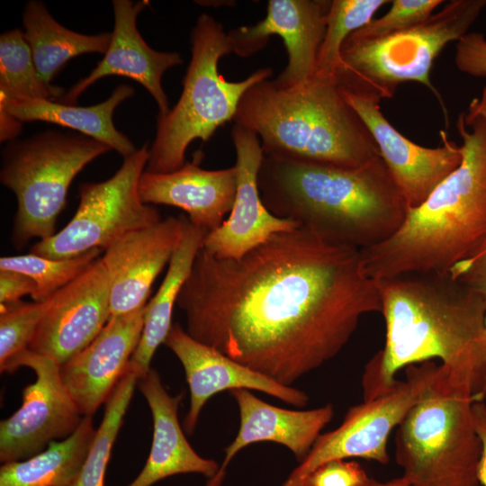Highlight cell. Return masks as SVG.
I'll return each mask as SVG.
<instances>
[{
	"instance_id": "20",
	"label": "cell",
	"mask_w": 486,
	"mask_h": 486,
	"mask_svg": "<svg viewBox=\"0 0 486 486\" xmlns=\"http://www.w3.org/2000/svg\"><path fill=\"white\" fill-rule=\"evenodd\" d=\"M112 4L114 26L104 58L86 77L64 94L59 103L74 104L99 79L122 76L143 86L156 101L158 115L163 116L170 108L162 86V77L166 70L183 63L181 55L152 49L138 31L137 17L149 4V1L113 0Z\"/></svg>"
},
{
	"instance_id": "25",
	"label": "cell",
	"mask_w": 486,
	"mask_h": 486,
	"mask_svg": "<svg viewBox=\"0 0 486 486\" xmlns=\"http://www.w3.org/2000/svg\"><path fill=\"white\" fill-rule=\"evenodd\" d=\"M183 232L168 264L166 275L155 296L146 304L142 335L129 367L139 379L150 370V362L158 347L164 344L172 328L174 307L188 278L197 254L203 246L207 231L193 225L182 214Z\"/></svg>"
},
{
	"instance_id": "28",
	"label": "cell",
	"mask_w": 486,
	"mask_h": 486,
	"mask_svg": "<svg viewBox=\"0 0 486 486\" xmlns=\"http://www.w3.org/2000/svg\"><path fill=\"white\" fill-rule=\"evenodd\" d=\"M63 88L47 84L40 76L23 31L0 36V104L32 99L59 100Z\"/></svg>"
},
{
	"instance_id": "42",
	"label": "cell",
	"mask_w": 486,
	"mask_h": 486,
	"mask_svg": "<svg viewBox=\"0 0 486 486\" xmlns=\"http://www.w3.org/2000/svg\"><path fill=\"white\" fill-rule=\"evenodd\" d=\"M485 340H486V318H485Z\"/></svg>"
},
{
	"instance_id": "5",
	"label": "cell",
	"mask_w": 486,
	"mask_h": 486,
	"mask_svg": "<svg viewBox=\"0 0 486 486\" xmlns=\"http://www.w3.org/2000/svg\"><path fill=\"white\" fill-rule=\"evenodd\" d=\"M233 121L259 138L267 156L346 167L381 156L336 77L314 74L291 86L265 79L246 91Z\"/></svg>"
},
{
	"instance_id": "31",
	"label": "cell",
	"mask_w": 486,
	"mask_h": 486,
	"mask_svg": "<svg viewBox=\"0 0 486 486\" xmlns=\"http://www.w3.org/2000/svg\"><path fill=\"white\" fill-rule=\"evenodd\" d=\"M94 248L76 256L53 259L34 254L2 256L0 270L15 271L30 276L36 284L33 302H44L82 274L100 257Z\"/></svg>"
},
{
	"instance_id": "27",
	"label": "cell",
	"mask_w": 486,
	"mask_h": 486,
	"mask_svg": "<svg viewBox=\"0 0 486 486\" xmlns=\"http://www.w3.org/2000/svg\"><path fill=\"white\" fill-rule=\"evenodd\" d=\"M95 432L92 416H84L67 438L52 441L29 458L4 463L0 468V486H71Z\"/></svg>"
},
{
	"instance_id": "19",
	"label": "cell",
	"mask_w": 486,
	"mask_h": 486,
	"mask_svg": "<svg viewBox=\"0 0 486 486\" xmlns=\"http://www.w3.org/2000/svg\"><path fill=\"white\" fill-rule=\"evenodd\" d=\"M183 232L182 214L133 230L104 250L110 282L111 317L135 311L148 302L151 286L169 264Z\"/></svg>"
},
{
	"instance_id": "14",
	"label": "cell",
	"mask_w": 486,
	"mask_h": 486,
	"mask_svg": "<svg viewBox=\"0 0 486 486\" xmlns=\"http://www.w3.org/2000/svg\"><path fill=\"white\" fill-rule=\"evenodd\" d=\"M110 282L101 257L50 296L29 349L59 365L89 345L111 318Z\"/></svg>"
},
{
	"instance_id": "32",
	"label": "cell",
	"mask_w": 486,
	"mask_h": 486,
	"mask_svg": "<svg viewBox=\"0 0 486 486\" xmlns=\"http://www.w3.org/2000/svg\"><path fill=\"white\" fill-rule=\"evenodd\" d=\"M49 301L0 304V367L29 348Z\"/></svg>"
},
{
	"instance_id": "17",
	"label": "cell",
	"mask_w": 486,
	"mask_h": 486,
	"mask_svg": "<svg viewBox=\"0 0 486 486\" xmlns=\"http://www.w3.org/2000/svg\"><path fill=\"white\" fill-rule=\"evenodd\" d=\"M164 345L181 362L190 391V407L184 419L185 433L192 434L205 403L217 393L236 389L266 393L296 408H303L309 396L256 372L192 338L178 323H173Z\"/></svg>"
},
{
	"instance_id": "18",
	"label": "cell",
	"mask_w": 486,
	"mask_h": 486,
	"mask_svg": "<svg viewBox=\"0 0 486 486\" xmlns=\"http://www.w3.org/2000/svg\"><path fill=\"white\" fill-rule=\"evenodd\" d=\"M146 305L112 316L95 338L60 365V375L82 416H93L125 374L140 343Z\"/></svg>"
},
{
	"instance_id": "21",
	"label": "cell",
	"mask_w": 486,
	"mask_h": 486,
	"mask_svg": "<svg viewBox=\"0 0 486 486\" xmlns=\"http://www.w3.org/2000/svg\"><path fill=\"white\" fill-rule=\"evenodd\" d=\"M139 193L150 205H168L185 212L190 222L208 233L218 229L230 212L237 193L235 166L207 170L199 160L187 161L168 173L144 171Z\"/></svg>"
},
{
	"instance_id": "38",
	"label": "cell",
	"mask_w": 486,
	"mask_h": 486,
	"mask_svg": "<svg viewBox=\"0 0 486 486\" xmlns=\"http://www.w3.org/2000/svg\"><path fill=\"white\" fill-rule=\"evenodd\" d=\"M472 416L474 427L482 445L478 466V481L480 485L486 486V402L483 400H474Z\"/></svg>"
},
{
	"instance_id": "34",
	"label": "cell",
	"mask_w": 486,
	"mask_h": 486,
	"mask_svg": "<svg viewBox=\"0 0 486 486\" xmlns=\"http://www.w3.org/2000/svg\"><path fill=\"white\" fill-rule=\"evenodd\" d=\"M367 477L357 462L334 460L312 472L303 486H361Z\"/></svg>"
},
{
	"instance_id": "30",
	"label": "cell",
	"mask_w": 486,
	"mask_h": 486,
	"mask_svg": "<svg viewBox=\"0 0 486 486\" xmlns=\"http://www.w3.org/2000/svg\"><path fill=\"white\" fill-rule=\"evenodd\" d=\"M387 0H332L320 45L315 74L336 77L340 64V51L346 38L369 23Z\"/></svg>"
},
{
	"instance_id": "3",
	"label": "cell",
	"mask_w": 486,
	"mask_h": 486,
	"mask_svg": "<svg viewBox=\"0 0 486 486\" xmlns=\"http://www.w3.org/2000/svg\"><path fill=\"white\" fill-rule=\"evenodd\" d=\"M258 188L274 215L358 249L390 238L409 211L381 156L346 167L264 155Z\"/></svg>"
},
{
	"instance_id": "36",
	"label": "cell",
	"mask_w": 486,
	"mask_h": 486,
	"mask_svg": "<svg viewBox=\"0 0 486 486\" xmlns=\"http://www.w3.org/2000/svg\"><path fill=\"white\" fill-rule=\"evenodd\" d=\"M450 274L486 300V250L455 265Z\"/></svg>"
},
{
	"instance_id": "9",
	"label": "cell",
	"mask_w": 486,
	"mask_h": 486,
	"mask_svg": "<svg viewBox=\"0 0 486 486\" xmlns=\"http://www.w3.org/2000/svg\"><path fill=\"white\" fill-rule=\"evenodd\" d=\"M111 148L81 133L49 130L10 141L2 151L1 184L15 195L11 240L22 248L31 239L54 235L69 186L83 168Z\"/></svg>"
},
{
	"instance_id": "40",
	"label": "cell",
	"mask_w": 486,
	"mask_h": 486,
	"mask_svg": "<svg viewBox=\"0 0 486 486\" xmlns=\"http://www.w3.org/2000/svg\"><path fill=\"white\" fill-rule=\"evenodd\" d=\"M469 107L486 120V86L483 87L481 96L471 101Z\"/></svg>"
},
{
	"instance_id": "41",
	"label": "cell",
	"mask_w": 486,
	"mask_h": 486,
	"mask_svg": "<svg viewBox=\"0 0 486 486\" xmlns=\"http://www.w3.org/2000/svg\"><path fill=\"white\" fill-rule=\"evenodd\" d=\"M482 400L486 402V391H485V392L483 393Z\"/></svg>"
},
{
	"instance_id": "24",
	"label": "cell",
	"mask_w": 486,
	"mask_h": 486,
	"mask_svg": "<svg viewBox=\"0 0 486 486\" xmlns=\"http://www.w3.org/2000/svg\"><path fill=\"white\" fill-rule=\"evenodd\" d=\"M134 94L129 85H120L104 102L82 107L45 99H32L0 104L5 112L19 122H46L72 129L98 140L121 154L123 158L138 148L113 123L115 109Z\"/></svg>"
},
{
	"instance_id": "8",
	"label": "cell",
	"mask_w": 486,
	"mask_h": 486,
	"mask_svg": "<svg viewBox=\"0 0 486 486\" xmlns=\"http://www.w3.org/2000/svg\"><path fill=\"white\" fill-rule=\"evenodd\" d=\"M486 0H451L425 22L410 29L377 39L351 34L340 51L336 79L341 88L392 98L401 83L418 82L438 99L448 121L441 95L430 80L435 58L447 43L468 32Z\"/></svg>"
},
{
	"instance_id": "29",
	"label": "cell",
	"mask_w": 486,
	"mask_h": 486,
	"mask_svg": "<svg viewBox=\"0 0 486 486\" xmlns=\"http://www.w3.org/2000/svg\"><path fill=\"white\" fill-rule=\"evenodd\" d=\"M139 375L129 367L105 402L104 418L82 467L71 486H104L112 449L129 408Z\"/></svg>"
},
{
	"instance_id": "11",
	"label": "cell",
	"mask_w": 486,
	"mask_h": 486,
	"mask_svg": "<svg viewBox=\"0 0 486 486\" xmlns=\"http://www.w3.org/2000/svg\"><path fill=\"white\" fill-rule=\"evenodd\" d=\"M439 367L435 361L410 365L405 368V380L390 392L349 408L341 424L319 436L282 486H303L312 472L334 460L362 458L388 464L392 432L427 392Z\"/></svg>"
},
{
	"instance_id": "7",
	"label": "cell",
	"mask_w": 486,
	"mask_h": 486,
	"mask_svg": "<svg viewBox=\"0 0 486 486\" xmlns=\"http://www.w3.org/2000/svg\"><path fill=\"white\" fill-rule=\"evenodd\" d=\"M465 385L451 381L440 364L424 396L396 428L395 459L412 486H480L482 445Z\"/></svg>"
},
{
	"instance_id": "1",
	"label": "cell",
	"mask_w": 486,
	"mask_h": 486,
	"mask_svg": "<svg viewBox=\"0 0 486 486\" xmlns=\"http://www.w3.org/2000/svg\"><path fill=\"white\" fill-rule=\"evenodd\" d=\"M176 306L192 338L285 386L333 359L363 316L382 311L361 250L302 225L239 258L202 248Z\"/></svg>"
},
{
	"instance_id": "35",
	"label": "cell",
	"mask_w": 486,
	"mask_h": 486,
	"mask_svg": "<svg viewBox=\"0 0 486 486\" xmlns=\"http://www.w3.org/2000/svg\"><path fill=\"white\" fill-rule=\"evenodd\" d=\"M457 69L474 77L486 76V38L483 33L467 32L455 45Z\"/></svg>"
},
{
	"instance_id": "23",
	"label": "cell",
	"mask_w": 486,
	"mask_h": 486,
	"mask_svg": "<svg viewBox=\"0 0 486 486\" xmlns=\"http://www.w3.org/2000/svg\"><path fill=\"white\" fill-rule=\"evenodd\" d=\"M139 389L146 399L153 419V437L148 457L139 475L126 486H151L181 473H200L209 479L220 466L199 455L187 441L178 419L183 393L170 395L158 373L150 370L139 379Z\"/></svg>"
},
{
	"instance_id": "12",
	"label": "cell",
	"mask_w": 486,
	"mask_h": 486,
	"mask_svg": "<svg viewBox=\"0 0 486 486\" xmlns=\"http://www.w3.org/2000/svg\"><path fill=\"white\" fill-rule=\"evenodd\" d=\"M22 366L32 369L36 380L24 387L21 407L0 422L4 464L29 458L52 441L67 438L84 417L63 383L58 364L27 348L0 370L12 374Z\"/></svg>"
},
{
	"instance_id": "13",
	"label": "cell",
	"mask_w": 486,
	"mask_h": 486,
	"mask_svg": "<svg viewBox=\"0 0 486 486\" xmlns=\"http://www.w3.org/2000/svg\"><path fill=\"white\" fill-rule=\"evenodd\" d=\"M341 91L369 129L409 209L419 206L461 164V146L450 140L444 130L440 131L442 146H419L404 137L384 117L380 109L381 99L365 93L343 88Z\"/></svg>"
},
{
	"instance_id": "2",
	"label": "cell",
	"mask_w": 486,
	"mask_h": 486,
	"mask_svg": "<svg viewBox=\"0 0 486 486\" xmlns=\"http://www.w3.org/2000/svg\"><path fill=\"white\" fill-rule=\"evenodd\" d=\"M384 346L365 364L364 400L393 390L397 374L438 359L449 379L477 400L486 391V300L450 273H409L377 280Z\"/></svg>"
},
{
	"instance_id": "10",
	"label": "cell",
	"mask_w": 486,
	"mask_h": 486,
	"mask_svg": "<svg viewBox=\"0 0 486 486\" xmlns=\"http://www.w3.org/2000/svg\"><path fill=\"white\" fill-rule=\"evenodd\" d=\"M145 144L123 158L110 178L79 185V204L58 232L34 244L31 254L62 259L94 248L105 250L125 234L158 222V210L140 196V179L148 160Z\"/></svg>"
},
{
	"instance_id": "22",
	"label": "cell",
	"mask_w": 486,
	"mask_h": 486,
	"mask_svg": "<svg viewBox=\"0 0 486 486\" xmlns=\"http://www.w3.org/2000/svg\"><path fill=\"white\" fill-rule=\"evenodd\" d=\"M230 392L238 407L239 428L225 449L218 472L208 480L206 486H220L232 458L241 449L257 442H274L286 446L301 463L334 415L331 404L306 410H287L268 404L247 389Z\"/></svg>"
},
{
	"instance_id": "6",
	"label": "cell",
	"mask_w": 486,
	"mask_h": 486,
	"mask_svg": "<svg viewBox=\"0 0 486 486\" xmlns=\"http://www.w3.org/2000/svg\"><path fill=\"white\" fill-rule=\"evenodd\" d=\"M190 42L182 94L166 114L158 115L146 172L168 173L183 166L188 146L197 139L208 141L220 126L233 120L246 91L273 75L272 68H265L242 81H227L218 64L232 53L231 43L222 24L207 14L196 19Z\"/></svg>"
},
{
	"instance_id": "16",
	"label": "cell",
	"mask_w": 486,
	"mask_h": 486,
	"mask_svg": "<svg viewBox=\"0 0 486 486\" xmlns=\"http://www.w3.org/2000/svg\"><path fill=\"white\" fill-rule=\"evenodd\" d=\"M330 3L328 0H269L263 20L228 33L232 52L248 57L262 50L271 35H278L286 49L288 63L274 78V82L291 86L308 80L316 72Z\"/></svg>"
},
{
	"instance_id": "4",
	"label": "cell",
	"mask_w": 486,
	"mask_h": 486,
	"mask_svg": "<svg viewBox=\"0 0 486 486\" xmlns=\"http://www.w3.org/2000/svg\"><path fill=\"white\" fill-rule=\"evenodd\" d=\"M459 166L390 238L360 249L365 273L381 280L409 273L447 274L486 249V120L468 107L456 121Z\"/></svg>"
},
{
	"instance_id": "15",
	"label": "cell",
	"mask_w": 486,
	"mask_h": 486,
	"mask_svg": "<svg viewBox=\"0 0 486 486\" xmlns=\"http://www.w3.org/2000/svg\"><path fill=\"white\" fill-rule=\"evenodd\" d=\"M230 133L236 151V197L228 218L207 233L202 246L208 253L223 259L239 258L273 235L300 225L274 215L261 198L258 173L264 153L259 138L236 124Z\"/></svg>"
},
{
	"instance_id": "26",
	"label": "cell",
	"mask_w": 486,
	"mask_h": 486,
	"mask_svg": "<svg viewBox=\"0 0 486 486\" xmlns=\"http://www.w3.org/2000/svg\"><path fill=\"white\" fill-rule=\"evenodd\" d=\"M23 34L41 78L51 84L53 78L73 58L88 53L104 54L112 32L87 35L58 23L41 1H29L23 10Z\"/></svg>"
},
{
	"instance_id": "37",
	"label": "cell",
	"mask_w": 486,
	"mask_h": 486,
	"mask_svg": "<svg viewBox=\"0 0 486 486\" xmlns=\"http://www.w3.org/2000/svg\"><path fill=\"white\" fill-rule=\"evenodd\" d=\"M36 291V284L30 276L15 271L0 270V304L21 301L24 295L33 299Z\"/></svg>"
},
{
	"instance_id": "39",
	"label": "cell",
	"mask_w": 486,
	"mask_h": 486,
	"mask_svg": "<svg viewBox=\"0 0 486 486\" xmlns=\"http://www.w3.org/2000/svg\"><path fill=\"white\" fill-rule=\"evenodd\" d=\"M361 486H412L403 477L395 478L387 482H380L371 477L364 482Z\"/></svg>"
},
{
	"instance_id": "33",
	"label": "cell",
	"mask_w": 486,
	"mask_h": 486,
	"mask_svg": "<svg viewBox=\"0 0 486 486\" xmlns=\"http://www.w3.org/2000/svg\"><path fill=\"white\" fill-rule=\"evenodd\" d=\"M391 9L382 17L373 19L355 31L352 36L359 39H377L400 32L425 22L442 0H393Z\"/></svg>"
}]
</instances>
